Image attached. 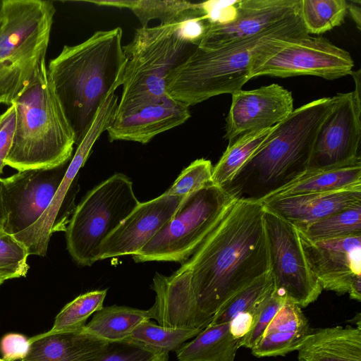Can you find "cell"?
I'll use <instances>...</instances> for the list:
<instances>
[{
  "label": "cell",
  "mask_w": 361,
  "mask_h": 361,
  "mask_svg": "<svg viewBox=\"0 0 361 361\" xmlns=\"http://www.w3.org/2000/svg\"><path fill=\"white\" fill-rule=\"evenodd\" d=\"M264 216L262 202L236 198L180 267L191 273L205 327L233 295L270 271Z\"/></svg>",
  "instance_id": "cell-1"
},
{
  "label": "cell",
  "mask_w": 361,
  "mask_h": 361,
  "mask_svg": "<svg viewBox=\"0 0 361 361\" xmlns=\"http://www.w3.org/2000/svg\"><path fill=\"white\" fill-rule=\"evenodd\" d=\"M123 30H98L84 42L65 45L49 62L47 76L78 145L107 95L122 85L127 59Z\"/></svg>",
  "instance_id": "cell-2"
},
{
  "label": "cell",
  "mask_w": 361,
  "mask_h": 361,
  "mask_svg": "<svg viewBox=\"0 0 361 361\" xmlns=\"http://www.w3.org/2000/svg\"><path fill=\"white\" fill-rule=\"evenodd\" d=\"M307 35L299 13L250 38L216 49L197 46L169 74L166 93L189 107L214 96L231 94L250 80V72L259 60L288 42Z\"/></svg>",
  "instance_id": "cell-3"
},
{
  "label": "cell",
  "mask_w": 361,
  "mask_h": 361,
  "mask_svg": "<svg viewBox=\"0 0 361 361\" xmlns=\"http://www.w3.org/2000/svg\"><path fill=\"white\" fill-rule=\"evenodd\" d=\"M334 97L310 102L274 126L267 138L224 187L236 198L261 201L308 167L319 128Z\"/></svg>",
  "instance_id": "cell-4"
},
{
  "label": "cell",
  "mask_w": 361,
  "mask_h": 361,
  "mask_svg": "<svg viewBox=\"0 0 361 361\" xmlns=\"http://www.w3.org/2000/svg\"><path fill=\"white\" fill-rule=\"evenodd\" d=\"M13 104L16 131L5 166L21 171L69 161L75 135L48 78L46 59Z\"/></svg>",
  "instance_id": "cell-5"
},
{
  "label": "cell",
  "mask_w": 361,
  "mask_h": 361,
  "mask_svg": "<svg viewBox=\"0 0 361 361\" xmlns=\"http://www.w3.org/2000/svg\"><path fill=\"white\" fill-rule=\"evenodd\" d=\"M55 13L51 1H0V104H13L46 59Z\"/></svg>",
  "instance_id": "cell-6"
},
{
  "label": "cell",
  "mask_w": 361,
  "mask_h": 361,
  "mask_svg": "<svg viewBox=\"0 0 361 361\" xmlns=\"http://www.w3.org/2000/svg\"><path fill=\"white\" fill-rule=\"evenodd\" d=\"M177 25L141 27L123 46L127 62L116 114L167 95L169 74L197 47L177 36Z\"/></svg>",
  "instance_id": "cell-7"
},
{
  "label": "cell",
  "mask_w": 361,
  "mask_h": 361,
  "mask_svg": "<svg viewBox=\"0 0 361 361\" xmlns=\"http://www.w3.org/2000/svg\"><path fill=\"white\" fill-rule=\"evenodd\" d=\"M140 202L132 180L121 173L90 190L76 206L65 231L73 259L87 267L98 261L101 244Z\"/></svg>",
  "instance_id": "cell-8"
},
{
  "label": "cell",
  "mask_w": 361,
  "mask_h": 361,
  "mask_svg": "<svg viewBox=\"0 0 361 361\" xmlns=\"http://www.w3.org/2000/svg\"><path fill=\"white\" fill-rule=\"evenodd\" d=\"M236 199L214 183L184 197L173 217L135 255V262L183 264L195 253Z\"/></svg>",
  "instance_id": "cell-9"
},
{
  "label": "cell",
  "mask_w": 361,
  "mask_h": 361,
  "mask_svg": "<svg viewBox=\"0 0 361 361\" xmlns=\"http://www.w3.org/2000/svg\"><path fill=\"white\" fill-rule=\"evenodd\" d=\"M264 218L274 288L288 301L307 307L323 289L310 268L298 231L265 206Z\"/></svg>",
  "instance_id": "cell-10"
},
{
  "label": "cell",
  "mask_w": 361,
  "mask_h": 361,
  "mask_svg": "<svg viewBox=\"0 0 361 361\" xmlns=\"http://www.w3.org/2000/svg\"><path fill=\"white\" fill-rule=\"evenodd\" d=\"M353 66L349 52L325 37L307 35L288 42L259 61L250 78L314 75L334 80L350 74Z\"/></svg>",
  "instance_id": "cell-11"
},
{
  "label": "cell",
  "mask_w": 361,
  "mask_h": 361,
  "mask_svg": "<svg viewBox=\"0 0 361 361\" xmlns=\"http://www.w3.org/2000/svg\"><path fill=\"white\" fill-rule=\"evenodd\" d=\"M71 160L56 167L18 171L1 178L5 231L17 236L39 220L54 200Z\"/></svg>",
  "instance_id": "cell-12"
},
{
  "label": "cell",
  "mask_w": 361,
  "mask_h": 361,
  "mask_svg": "<svg viewBox=\"0 0 361 361\" xmlns=\"http://www.w3.org/2000/svg\"><path fill=\"white\" fill-rule=\"evenodd\" d=\"M361 98L353 92L334 96L330 111L317 133L307 170L326 169L361 162Z\"/></svg>",
  "instance_id": "cell-13"
},
{
  "label": "cell",
  "mask_w": 361,
  "mask_h": 361,
  "mask_svg": "<svg viewBox=\"0 0 361 361\" xmlns=\"http://www.w3.org/2000/svg\"><path fill=\"white\" fill-rule=\"evenodd\" d=\"M99 133L90 129L85 135L72 157L65 176L50 206L39 220L23 233L15 236L25 245L29 255H46L51 236L55 232L65 231L76 205L79 191L78 171L87 159Z\"/></svg>",
  "instance_id": "cell-14"
},
{
  "label": "cell",
  "mask_w": 361,
  "mask_h": 361,
  "mask_svg": "<svg viewBox=\"0 0 361 361\" xmlns=\"http://www.w3.org/2000/svg\"><path fill=\"white\" fill-rule=\"evenodd\" d=\"M224 138L231 144L238 138L271 128L293 111L291 92L278 84L231 94Z\"/></svg>",
  "instance_id": "cell-15"
},
{
  "label": "cell",
  "mask_w": 361,
  "mask_h": 361,
  "mask_svg": "<svg viewBox=\"0 0 361 361\" xmlns=\"http://www.w3.org/2000/svg\"><path fill=\"white\" fill-rule=\"evenodd\" d=\"M300 0L235 1V16L224 24L209 23L197 47L216 49L267 31L300 13Z\"/></svg>",
  "instance_id": "cell-16"
},
{
  "label": "cell",
  "mask_w": 361,
  "mask_h": 361,
  "mask_svg": "<svg viewBox=\"0 0 361 361\" xmlns=\"http://www.w3.org/2000/svg\"><path fill=\"white\" fill-rule=\"evenodd\" d=\"M298 233L310 268L322 289L348 293L353 282L361 277V235L311 240Z\"/></svg>",
  "instance_id": "cell-17"
},
{
  "label": "cell",
  "mask_w": 361,
  "mask_h": 361,
  "mask_svg": "<svg viewBox=\"0 0 361 361\" xmlns=\"http://www.w3.org/2000/svg\"><path fill=\"white\" fill-rule=\"evenodd\" d=\"M183 198L163 193L140 202L101 244L99 260L137 253L173 217Z\"/></svg>",
  "instance_id": "cell-18"
},
{
  "label": "cell",
  "mask_w": 361,
  "mask_h": 361,
  "mask_svg": "<svg viewBox=\"0 0 361 361\" xmlns=\"http://www.w3.org/2000/svg\"><path fill=\"white\" fill-rule=\"evenodd\" d=\"M190 107L168 94L119 114L106 129L110 142L146 144L157 135L185 123Z\"/></svg>",
  "instance_id": "cell-19"
},
{
  "label": "cell",
  "mask_w": 361,
  "mask_h": 361,
  "mask_svg": "<svg viewBox=\"0 0 361 361\" xmlns=\"http://www.w3.org/2000/svg\"><path fill=\"white\" fill-rule=\"evenodd\" d=\"M188 269L179 268L171 276L157 272L151 288L155 301L148 310L149 319L166 327H191L203 329Z\"/></svg>",
  "instance_id": "cell-20"
},
{
  "label": "cell",
  "mask_w": 361,
  "mask_h": 361,
  "mask_svg": "<svg viewBox=\"0 0 361 361\" xmlns=\"http://www.w3.org/2000/svg\"><path fill=\"white\" fill-rule=\"evenodd\" d=\"M263 203L296 228L303 229L328 216L361 204V185L334 191L281 197Z\"/></svg>",
  "instance_id": "cell-21"
},
{
  "label": "cell",
  "mask_w": 361,
  "mask_h": 361,
  "mask_svg": "<svg viewBox=\"0 0 361 361\" xmlns=\"http://www.w3.org/2000/svg\"><path fill=\"white\" fill-rule=\"evenodd\" d=\"M28 339L29 352L20 361H98L109 343L87 333L83 327L47 331Z\"/></svg>",
  "instance_id": "cell-22"
},
{
  "label": "cell",
  "mask_w": 361,
  "mask_h": 361,
  "mask_svg": "<svg viewBox=\"0 0 361 361\" xmlns=\"http://www.w3.org/2000/svg\"><path fill=\"white\" fill-rule=\"evenodd\" d=\"M310 332L301 307L287 300L251 349L252 354L257 357L285 355L298 350Z\"/></svg>",
  "instance_id": "cell-23"
},
{
  "label": "cell",
  "mask_w": 361,
  "mask_h": 361,
  "mask_svg": "<svg viewBox=\"0 0 361 361\" xmlns=\"http://www.w3.org/2000/svg\"><path fill=\"white\" fill-rule=\"evenodd\" d=\"M298 361H361V327H328L310 332Z\"/></svg>",
  "instance_id": "cell-24"
},
{
  "label": "cell",
  "mask_w": 361,
  "mask_h": 361,
  "mask_svg": "<svg viewBox=\"0 0 361 361\" xmlns=\"http://www.w3.org/2000/svg\"><path fill=\"white\" fill-rule=\"evenodd\" d=\"M360 185L361 162L333 169L307 170L261 202L286 196L334 191Z\"/></svg>",
  "instance_id": "cell-25"
},
{
  "label": "cell",
  "mask_w": 361,
  "mask_h": 361,
  "mask_svg": "<svg viewBox=\"0 0 361 361\" xmlns=\"http://www.w3.org/2000/svg\"><path fill=\"white\" fill-rule=\"evenodd\" d=\"M241 339L230 331L229 323L209 324L176 352L178 361H234Z\"/></svg>",
  "instance_id": "cell-26"
},
{
  "label": "cell",
  "mask_w": 361,
  "mask_h": 361,
  "mask_svg": "<svg viewBox=\"0 0 361 361\" xmlns=\"http://www.w3.org/2000/svg\"><path fill=\"white\" fill-rule=\"evenodd\" d=\"M97 6L130 10L138 19L141 27L148 26L152 20L160 24L178 23L187 18L205 16L201 3L180 0H121L85 1Z\"/></svg>",
  "instance_id": "cell-27"
},
{
  "label": "cell",
  "mask_w": 361,
  "mask_h": 361,
  "mask_svg": "<svg viewBox=\"0 0 361 361\" xmlns=\"http://www.w3.org/2000/svg\"><path fill=\"white\" fill-rule=\"evenodd\" d=\"M146 319H149L147 310L114 305L96 312L83 330L108 342L122 341Z\"/></svg>",
  "instance_id": "cell-28"
},
{
  "label": "cell",
  "mask_w": 361,
  "mask_h": 361,
  "mask_svg": "<svg viewBox=\"0 0 361 361\" xmlns=\"http://www.w3.org/2000/svg\"><path fill=\"white\" fill-rule=\"evenodd\" d=\"M273 127L246 134L228 144L226 151L212 169L213 183L223 188L229 184L264 143Z\"/></svg>",
  "instance_id": "cell-29"
},
{
  "label": "cell",
  "mask_w": 361,
  "mask_h": 361,
  "mask_svg": "<svg viewBox=\"0 0 361 361\" xmlns=\"http://www.w3.org/2000/svg\"><path fill=\"white\" fill-rule=\"evenodd\" d=\"M202 329L191 327H166L146 319L138 324L127 339L154 350L176 351L184 343L195 337Z\"/></svg>",
  "instance_id": "cell-30"
},
{
  "label": "cell",
  "mask_w": 361,
  "mask_h": 361,
  "mask_svg": "<svg viewBox=\"0 0 361 361\" xmlns=\"http://www.w3.org/2000/svg\"><path fill=\"white\" fill-rule=\"evenodd\" d=\"M347 14V0H300V15L309 35L341 25Z\"/></svg>",
  "instance_id": "cell-31"
},
{
  "label": "cell",
  "mask_w": 361,
  "mask_h": 361,
  "mask_svg": "<svg viewBox=\"0 0 361 361\" xmlns=\"http://www.w3.org/2000/svg\"><path fill=\"white\" fill-rule=\"evenodd\" d=\"M298 230L311 240L361 235V204L341 210L303 229Z\"/></svg>",
  "instance_id": "cell-32"
},
{
  "label": "cell",
  "mask_w": 361,
  "mask_h": 361,
  "mask_svg": "<svg viewBox=\"0 0 361 361\" xmlns=\"http://www.w3.org/2000/svg\"><path fill=\"white\" fill-rule=\"evenodd\" d=\"M273 288L274 281L269 271L233 295L216 313L210 324L229 323L243 312L253 314L260 302Z\"/></svg>",
  "instance_id": "cell-33"
},
{
  "label": "cell",
  "mask_w": 361,
  "mask_h": 361,
  "mask_svg": "<svg viewBox=\"0 0 361 361\" xmlns=\"http://www.w3.org/2000/svg\"><path fill=\"white\" fill-rule=\"evenodd\" d=\"M107 290L87 292L66 304L56 315L49 333L75 330L82 328L87 319L103 307Z\"/></svg>",
  "instance_id": "cell-34"
},
{
  "label": "cell",
  "mask_w": 361,
  "mask_h": 361,
  "mask_svg": "<svg viewBox=\"0 0 361 361\" xmlns=\"http://www.w3.org/2000/svg\"><path fill=\"white\" fill-rule=\"evenodd\" d=\"M27 249L4 228H0V281L25 276L29 269Z\"/></svg>",
  "instance_id": "cell-35"
},
{
  "label": "cell",
  "mask_w": 361,
  "mask_h": 361,
  "mask_svg": "<svg viewBox=\"0 0 361 361\" xmlns=\"http://www.w3.org/2000/svg\"><path fill=\"white\" fill-rule=\"evenodd\" d=\"M213 166L209 160L203 158L192 161L184 169L166 195L184 197L213 184Z\"/></svg>",
  "instance_id": "cell-36"
},
{
  "label": "cell",
  "mask_w": 361,
  "mask_h": 361,
  "mask_svg": "<svg viewBox=\"0 0 361 361\" xmlns=\"http://www.w3.org/2000/svg\"><path fill=\"white\" fill-rule=\"evenodd\" d=\"M286 301L285 297L273 288L255 311L252 328L241 339L240 347L252 349L261 339L267 327Z\"/></svg>",
  "instance_id": "cell-37"
},
{
  "label": "cell",
  "mask_w": 361,
  "mask_h": 361,
  "mask_svg": "<svg viewBox=\"0 0 361 361\" xmlns=\"http://www.w3.org/2000/svg\"><path fill=\"white\" fill-rule=\"evenodd\" d=\"M169 353L149 348L130 339L109 342L98 361H169Z\"/></svg>",
  "instance_id": "cell-38"
},
{
  "label": "cell",
  "mask_w": 361,
  "mask_h": 361,
  "mask_svg": "<svg viewBox=\"0 0 361 361\" xmlns=\"http://www.w3.org/2000/svg\"><path fill=\"white\" fill-rule=\"evenodd\" d=\"M16 126V106L12 104L0 115V175L3 173L5 159L13 141Z\"/></svg>",
  "instance_id": "cell-39"
},
{
  "label": "cell",
  "mask_w": 361,
  "mask_h": 361,
  "mask_svg": "<svg viewBox=\"0 0 361 361\" xmlns=\"http://www.w3.org/2000/svg\"><path fill=\"white\" fill-rule=\"evenodd\" d=\"M30 348L29 339L18 333H8L0 341V351L4 361L24 359Z\"/></svg>",
  "instance_id": "cell-40"
},
{
  "label": "cell",
  "mask_w": 361,
  "mask_h": 361,
  "mask_svg": "<svg viewBox=\"0 0 361 361\" xmlns=\"http://www.w3.org/2000/svg\"><path fill=\"white\" fill-rule=\"evenodd\" d=\"M208 24L205 16L189 18L178 23L176 33L180 39L197 46L205 34Z\"/></svg>",
  "instance_id": "cell-41"
},
{
  "label": "cell",
  "mask_w": 361,
  "mask_h": 361,
  "mask_svg": "<svg viewBox=\"0 0 361 361\" xmlns=\"http://www.w3.org/2000/svg\"><path fill=\"white\" fill-rule=\"evenodd\" d=\"M253 314L243 312L235 316L230 322V331L233 337L242 339L251 329Z\"/></svg>",
  "instance_id": "cell-42"
},
{
  "label": "cell",
  "mask_w": 361,
  "mask_h": 361,
  "mask_svg": "<svg viewBox=\"0 0 361 361\" xmlns=\"http://www.w3.org/2000/svg\"><path fill=\"white\" fill-rule=\"evenodd\" d=\"M348 13L355 22L358 30L361 27V1L360 0L347 1Z\"/></svg>",
  "instance_id": "cell-43"
},
{
  "label": "cell",
  "mask_w": 361,
  "mask_h": 361,
  "mask_svg": "<svg viewBox=\"0 0 361 361\" xmlns=\"http://www.w3.org/2000/svg\"><path fill=\"white\" fill-rule=\"evenodd\" d=\"M350 298L353 300H361V277L356 279L352 283L348 291Z\"/></svg>",
  "instance_id": "cell-44"
},
{
  "label": "cell",
  "mask_w": 361,
  "mask_h": 361,
  "mask_svg": "<svg viewBox=\"0 0 361 361\" xmlns=\"http://www.w3.org/2000/svg\"><path fill=\"white\" fill-rule=\"evenodd\" d=\"M6 219V214L2 202V196H1V182L0 178V226L4 228V225Z\"/></svg>",
  "instance_id": "cell-45"
},
{
  "label": "cell",
  "mask_w": 361,
  "mask_h": 361,
  "mask_svg": "<svg viewBox=\"0 0 361 361\" xmlns=\"http://www.w3.org/2000/svg\"><path fill=\"white\" fill-rule=\"evenodd\" d=\"M0 361H4L3 359L0 358Z\"/></svg>",
  "instance_id": "cell-46"
},
{
  "label": "cell",
  "mask_w": 361,
  "mask_h": 361,
  "mask_svg": "<svg viewBox=\"0 0 361 361\" xmlns=\"http://www.w3.org/2000/svg\"><path fill=\"white\" fill-rule=\"evenodd\" d=\"M2 284V283L0 281V286Z\"/></svg>",
  "instance_id": "cell-47"
},
{
  "label": "cell",
  "mask_w": 361,
  "mask_h": 361,
  "mask_svg": "<svg viewBox=\"0 0 361 361\" xmlns=\"http://www.w3.org/2000/svg\"><path fill=\"white\" fill-rule=\"evenodd\" d=\"M0 228H3V227H1V226H0Z\"/></svg>",
  "instance_id": "cell-48"
}]
</instances>
